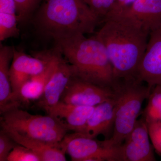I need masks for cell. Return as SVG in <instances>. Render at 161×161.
Returning <instances> with one entry per match:
<instances>
[{
  "instance_id": "obj_1",
  "label": "cell",
  "mask_w": 161,
  "mask_h": 161,
  "mask_svg": "<svg viewBox=\"0 0 161 161\" xmlns=\"http://www.w3.org/2000/svg\"><path fill=\"white\" fill-rule=\"evenodd\" d=\"M150 33L128 16L117 15L104 21L96 35L104 45L111 61L114 86L119 82L138 79V67Z\"/></svg>"
},
{
  "instance_id": "obj_2",
  "label": "cell",
  "mask_w": 161,
  "mask_h": 161,
  "mask_svg": "<svg viewBox=\"0 0 161 161\" xmlns=\"http://www.w3.org/2000/svg\"><path fill=\"white\" fill-rule=\"evenodd\" d=\"M57 48L71 65L75 77L113 90V69L104 45L95 36L83 34L55 40Z\"/></svg>"
},
{
  "instance_id": "obj_3",
  "label": "cell",
  "mask_w": 161,
  "mask_h": 161,
  "mask_svg": "<svg viewBox=\"0 0 161 161\" xmlns=\"http://www.w3.org/2000/svg\"><path fill=\"white\" fill-rule=\"evenodd\" d=\"M35 22L41 33L54 40L92 33L102 23L82 0H45Z\"/></svg>"
},
{
  "instance_id": "obj_4",
  "label": "cell",
  "mask_w": 161,
  "mask_h": 161,
  "mask_svg": "<svg viewBox=\"0 0 161 161\" xmlns=\"http://www.w3.org/2000/svg\"><path fill=\"white\" fill-rule=\"evenodd\" d=\"M139 79L116 84L115 117L112 137L106 139L110 146L119 147L135 126L144 100L148 98L151 89Z\"/></svg>"
},
{
  "instance_id": "obj_5",
  "label": "cell",
  "mask_w": 161,
  "mask_h": 161,
  "mask_svg": "<svg viewBox=\"0 0 161 161\" xmlns=\"http://www.w3.org/2000/svg\"><path fill=\"white\" fill-rule=\"evenodd\" d=\"M2 115L1 125L48 143H60L69 131L61 121L51 115H32L19 107L12 108Z\"/></svg>"
},
{
  "instance_id": "obj_6",
  "label": "cell",
  "mask_w": 161,
  "mask_h": 161,
  "mask_svg": "<svg viewBox=\"0 0 161 161\" xmlns=\"http://www.w3.org/2000/svg\"><path fill=\"white\" fill-rule=\"evenodd\" d=\"M60 147L73 161H120L119 146L111 147L106 139L98 140L79 132L67 134Z\"/></svg>"
},
{
  "instance_id": "obj_7",
  "label": "cell",
  "mask_w": 161,
  "mask_h": 161,
  "mask_svg": "<svg viewBox=\"0 0 161 161\" xmlns=\"http://www.w3.org/2000/svg\"><path fill=\"white\" fill-rule=\"evenodd\" d=\"M115 95L114 90L98 86L74 76L60 101L80 106L95 107L114 98Z\"/></svg>"
},
{
  "instance_id": "obj_8",
  "label": "cell",
  "mask_w": 161,
  "mask_h": 161,
  "mask_svg": "<svg viewBox=\"0 0 161 161\" xmlns=\"http://www.w3.org/2000/svg\"><path fill=\"white\" fill-rule=\"evenodd\" d=\"M49 60V52L32 57L14 47L9 75L14 99L19 106L17 97L20 88L32 77L41 74L46 69Z\"/></svg>"
},
{
  "instance_id": "obj_9",
  "label": "cell",
  "mask_w": 161,
  "mask_h": 161,
  "mask_svg": "<svg viewBox=\"0 0 161 161\" xmlns=\"http://www.w3.org/2000/svg\"><path fill=\"white\" fill-rule=\"evenodd\" d=\"M147 122L138 119L124 143L119 146L120 161H155L153 146L150 142Z\"/></svg>"
},
{
  "instance_id": "obj_10",
  "label": "cell",
  "mask_w": 161,
  "mask_h": 161,
  "mask_svg": "<svg viewBox=\"0 0 161 161\" xmlns=\"http://www.w3.org/2000/svg\"><path fill=\"white\" fill-rule=\"evenodd\" d=\"M137 77L151 90L161 85V24L150 31Z\"/></svg>"
},
{
  "instance_id": "obj_11",
  "label": "cell",
  "mask_w": 161,
  "mask_h": 161,
  "mask_svg": "<svg viewBox=\"0 0 161 161\" xmlns=\"http://www.w3.org/2000/svg\"><path fill=\"white\" fill-rule=\"evenodd\" d=\"M62 55L37 103L38 106L47 112L60 102L68 84L75 76L71 65L63 59Z\"/></svg>"
},
{
  "instance_id": "obj_12",
  "label": "cell",
  "mask_w": 161,
  "mask_h": 161,
  "mask_svg": "<svg viewBox=\"0 0 161 161\" xmlns=\"http://www.w3.org/2000/svg\"><path fill=\"white\" fill-rule=\"evenodd\" d=\"M115 97L95 107L80 133L92 138H96L100 135H103L105 139L112 137L115 122Z\"/></svg>"
},
{
  "instance_id": "obj_13",
  "label": "cell",
  "mask_w": 161,
  "mask_h": 161,
  "mask_svg": "<svg viewBox=\"0 0 161 161\" xmlns=\"http://www.w3.org/2000/svg\"><path fill=\"white\" fill-rule=\"evenodd\" d=\"M95 108V107L80 106L60 101L47 113L61 121L69 131L80 133Z\"/></svg>"
},
{
  "instance_id": "obj_14",
  "label": "cell",
  "mask_w": 161,
  "mask_h": 161,
  "mask_svg": "<svg viewBox=\"0 0 161 161\" xmlns=\"http://www.w3.org/2000/svg\"><path fill=\"white\" fill-rule=\"evenodd\" d=\"M61 55L58 48L57 51L49 52V62L46 69L41 74L32 77L20 88L17 97L19 103L22 102L39 100L41 98Z\"/></svg>"
},
{
  "instance_id": "obj_15",
  "label": "cell",
  "mask_w": 161,
  "mask_h": 161,
  "mask_svg": "<svg viewBox=\"0 0 161 161\" xmlns=\"http://www.w3.org/2000/svg\"><path fill=\"white\" fill-rule=\"evenodd\" d=\"M17 143L28 148L40 158L41 161H65V153L58 144H52L21 135L10 128L1 125Z\"/></svg>"
},
{
  "instance_id": "obj_16",
  "label": "cell",
  "mask_w": 161,
  "mask_h": 161,
  "mask_svg": "<svg viewBox=\"0 0 161 161\" xmlns=\"http://www.w3.org/2000/svg\"><path fill=\"white\" fill-rule=\"evenodd\" d=\"M14 47L1 45L0 48V112L4 113L19 106L15 102L12 89L9 69L13 58Z\"/></svg>"
},
{
  "instance_id": "obj_17",
  "label": "cell",
  "mask_w": 161,
  "mask_h": 161,
  "mask_svg": "<svg viewBox=\"0 0 161 161\" xmlns=\"http://www.w3.org/2000/svg\"><path fill=\"white\" fill-rule=\"evenodd\" d=\"M120 15L132 18L150 31L161 24V0H136Z\"/></svg>"
},
{
  "instance_id": "obj_18",
  "label": "cell",
  "mask_w": 161,
  "mask_h": 161,
  "mask_svg": "<svg viewBox=\"0 0 161 161\" xmlns=\"http://www.w3.org/2000/svg\"><path fill=\"white\" fill-rule=\"evenodd\" d=\"M148 98L143 117L146 122L161 120V85L153 88Z\"/></svg>"
},
{
  "instance_id": "obj_19",
  "label": "cell",
  "mask_w": 161,
  "mask_h": 161,
  "mask_svg": "<svg viewBox=\"0 0 161 161\" xmlns=\"http://www.w3.org/2000/svg\"><path fill=\"white\" fill-rule=\"evenodd\" d=\"M17 14L0 12V41L19 35Z\"/></svg>"
},
{
  "instance_id": "obj_20",
  "label": "cell",
  "mask_w": 161,
  "mask_h": 161,
  "mask_svg": "<svg viewBox=\"0 0 161 161\" xmlns=\"http://www.w3.org/2000/svg\"><path fill=\"white\" fill-rule=\"evenodd\" d=\"M103 23L110 14L115 0H82Z\"/></svg>"
},
{
  "instance_id": "obj_21",
  "label": "cell",
  "mask_w": 161,
  "mask_h": 161,
  "mask_svg": "<svg viewBox=\"0 0 161 161\" xmlns=\"http://www.w3.org/2000/svg\"><path fill=\"white\" fill-rule=\"evenodd\" d=\"M8 161H41L32 150L18 144L9 153Z\"/></svg>"
},
{
  "instance_id": "obj_22",
  "label": "cell",
  "mask_w": 161,
  "mask_h": 161,
  "mask_svg": "<svg viewBox=\"0 0 161 161\" xmlns=\"http://www.w3.org/2000/svg\"><path fill=\"white\" fill-rule=\"evenodd\" d=\"M18 144L2 129L0 131V161H8L9 153Z\"/></svg>"
},
{
  "instance_id": "obj_23",
  "label": "cell",
  "mask_w": 161,
  "mask_h": 161,
  "mask_svg": "<svg viewBox=\"0 0 161 161\" xmlns=\"http://www.w3.org/2000/svg\"><path fill=\"white\" fill-rule=\"evenodd\" d=\"M147 123L153 147L156 152L161 154V120L147 122Z\"/></svg>"
},
{
  "instance_id": "obj_24",
  "label": "cell",
  "mask_w": 161,
  "mask_h": 161,
  "mask_svg": "<svg viewBox=\"0 0 161 161\" xmlns=\"http://www.w3.org/2000/svg\"><path fill=\"white\" fill-rule=\"evenodd\" d=\"M17 6V16L19 22L27 19L39 0H14Z\"/></svg>"
},
{
  "instance_id": "obj_25",
  "label": "cell",
  "mask_w": 161,
  "mask_h": 161,
  "mask_svg": "<svg viewBox=\"0 0 161 161\" xmlns=\"http://www.w3.org/2000/svg\"><path fill=\"white\" fill-rule=\"evenodd\" d=\"M136 1V0H115L114 6L107 19L113 16L123 14L130 9L132 4Z\"/></svg>"
},
{
  "instance_id": "obj_26",
  "label": "cell",
  "mask_w": 161,
  "mask_h": 161,
  "mask_svg": "<svg viewBox=\"0 0 161 161\" xmlns=\"http://www.w3.org/2000/svg\"><path fill=\"white\" fill-rule=\"evenodd\" d=\"M0 12L17 14V6L14 0H0Z\"/></svg>"
}]
</instances>
